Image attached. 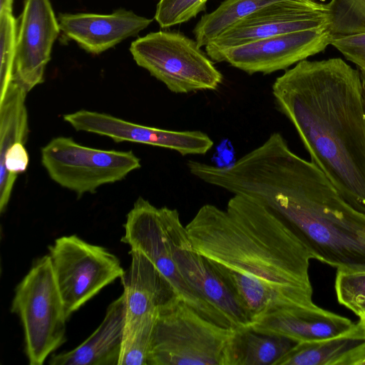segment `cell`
Here are the masks:
<instances>
[{"mask_svg": "<svg viewBox=\"0 0 365 365\" xmlns=\"http://www.w3.org/2000/svg\"><path fill=\"white\" fill-rule=\"evenodd\" d=\"M329 3L285 0L269 4L240 20L205 46L206 53L282 34L328 29Z\"/></svg>", "mask_w": 365, "mask_h": 365, "instance_id": "7c38bea8", "label": "cell"}, {"mask_svg": "<svg viewBox=\"0 0 365 365\" xmlns=\"http://www.w3.org/2000/svg\"><path fill=\"white\" fill-rule=\"evenodd\" d=\"M130 51L140 67L177 94L215 91L223 81L196 41L178 31L149 33L133 41Z\"/></svg>", "mask_w": 365, "mask_h": 365, "instance_id": "8992f818", "label": "cell"}, {"mask_svg": "<svg viewBox=\"0 0 365 365\" xmlns=\"http://www.w3.org/2000/svg\"><path fill=\"white\" fill-rule=\"evenodd\" d=\"M41 163L52 180L78 197L124 179L141 167L131 151L84 146L69 137H57L41 148Z\"/></svg>", "mask_w": 365, "mask_h": 365, "instance_id": "ba28073f", "label": "cell"}, {"mask_svg": "<svg viewBox=\"0 0 365 365\" xmlns=\"http://www.w3.org/2000/svg\"><path fill=\"white\" fill-rule=\"evenodd\" d=\"M280 1L285 0H225L199 20L192 31L195 41L200 48L205 46L240 20Z\"/></svg>", "mask_w": 365, "mask_h": 365, "instance_id": "44dd1931", "label": "cell"}, {"mask_svg": "<svg viewBox=\"0 0 365 365\" xmlns=\"http://www.w3.org/2000/svg\"><path fill=\"white\" fill-rule=\"evenodd\" d=\"M360 365H365V359L361 362Z\"/></svg>", "mask_w": 365, "mask_h": 365, "instance_id": "f1b7e54d", "label": "cell"}, {"mask_svg": "<svg viewBox=\"0 0 365 365\" xmlns=\"http://www.w3.org/2000/svg\"><path fill=\"white\" fill-rule=\"evenodd\" d=\"M354 325L349 319L316 305L274 312L255 322L251 328L257 332L282 336L297 342H309L343 334Z\"/></svg>", "mask_w": 365, "mask_h": 365, "instance_id": "e0dca14e", "label": "cell"}, {"mask_svg": "<svg viewBox=\"0 0 365 365\" xmlns=\"http://www.w3.org/2000/svg\"><path fill=\"white\" fill-rule=\"evenodd\" d=\"M361 314H364L365 315V311L362 312L361 313H360L358 316L361 315Z\"/></svg>", "mask_w": 365, "mask_h": 365, "instance_id": "f546056e", "label": "cell"}, {"mask_svg": "<svg viewBox=\"0 0 365 365\" xmlns=\"http://www.w3.org/2000/svg\"><path fill=\"white\" fill-rule=\"evenodd\" d=\"M14 0H0V14L12 13Z\"/></svg>", "mask_w": 365, "mask_h": 365, "instance_id": "83f0119b", "label": "cell"}, {"mask_svg": "<svg viewBox=\"0 0 365 365\" xmlns=\"http://www.w3.org/2000/svg\"><path fill=\"white\" fill-rule=\"evenodd\" d=\"M153 19L132 11L118 9L110 14H60L61 31L92 54H99L146 29Z\"/></svg>", "mask_w": 365, "mask_h": 365, "instance_id": "9a60e30c", "label": "cell"}, {"mask_svg": "<svg viewBox=\"0 0 365 365\" xmlns=\"http://www.w3.org/2000/svg\"><path fill=\"white\" fill-rule=\"evenodd\" d=\"M329 29L282 34L206 53L215 62H226L250 75L286 70L331 44Z\"/></svg>", "mask_w": 365, "mask_h": 365, "instance_id": "8fae6325", "label": "cell"}, {"mask_svg": "<svg viewBox=\"0 0 365 365\" xmlns=\"http://www.w3.org/2000/svg\"><path fill=\"white\" fill-rule=\"evenodd\" d=\"M75 130L111 138L170 149L181 155H205L213 140L200 130H173L127 121L109 114L81 110L63 116Z\"/></svg>", "mask_w": 365, "mask_h": 365, "instance_id": "4fadbf2b", "label": "cell"}, {"mask_svg": "<svg viewBox=\"0 0 365 365\" xmlns=\"http://www.w3.org/2000/svg\"><path fill=\"white\" fill-rule=\"evenodd\" d=\"M17 34V22L13 14H0V97L13 81Z\"/></svg>", "mask_w": 365, "mask_h": 365, "instance_id": "cb8c5ba5", "label": "cell"}, {"mask_svg": "<svg viewBox=\"0 0 365 365\" xmlns=\"http://www.w3.org/2000/svg\"><path fill=\"white\" fill-rule=\"evenodd\" d=\"M253 324L274 312L312 307V259L290 227L255 200L233 195L225 209L202 205L185 226Z\"/></svg>", "mask_w": 365, "mask_h": 365, "instance_id": "6da1fadb", "label": "cell"}, {"mask_svg": "<svg viewBox=\"0 0 365 365\" xmlns=\"http://www.w3.org/2000/svg\"><path fill=\"white\" fill-rule=\"evenodd\" d=\"M225 190L250 197L281 218L312 259L339 271L365 272V213L350 205L312 161L279 133L227 167Z\"/></svg>", "mask_w": 365, "mask_h": 365, "instance_id": "7a4b0ae2", "label": "cell"}, {"mask_svg": "<svg viewBox=\"0 0 365 365\" xmlns=\"http://www.w3.org/2000/svg\"><path fill=\"white\" fill-rule=\"evenodd\" d=\"M60 31L50 0H25L17 34L12 81L28 93L43 81L45 68Z\"/></svg>", "mask_w": 365, "mask_h": 365, "instance_id": "5bb4252c", "label": "cell"}, {"mask_svg": "<svg viewBox=\"0 0 365 365\" xmlns=\"http://www.w3.org/2000/svg\"><path fill=\"white\" fill-rule=\"evenodd\" d=\"M158 314L125 323L118 365H148V356Z\"/></svg>", "mask_w": 365, "mask_h": 365, "instance_id": "7402d4cb", "label": "cell"}, {"mask_svg": "<svg viewBox=\"0 0 365 365\" xmlns=\"http://www.w3.org/2000/svg\"><path fill=\"white\" fill-rule=\"evenodd\" d=\"M208 0H160L155 20L162 29L188 21L205 10Z\"/></svg>", "mask_w": 365, "mask_h": 365, "instance_id": "484cf974", "label": "cell"}, {"mask_svg": "<svg viewBox=\"0 0 365 365\" xmlns=\"http://www.w3.org/2000/svg\"><path fill=\"white\" fill-rule=\"evenodd\" d=\"M329 31L333 36L365 33V0H331Z\"/></svg>", "mask_w": 365, "mask_h": 365, "instance_id": "603a6c76", "label": "cell"}, {"mask_svg": "<svg viewBox=\"0 0 365 365\" xmlns=\"http://www.w3.org/2000/svg\"><path fill=\"white\" fill-rule=\"evenodd\" d=\"M297 343L251 327L236 329L226 348L225 365H276Z\"/></svg>", "mask_w": 365, "mask_h": 365, "instance_id": "ffe728a7", "label": "cell"}, {"mask_svg": "<svg viewBox=\"0 0 365 365\" xmlns=\"http://www.w3.org/2000/svg\"><path fill=\"white\" fill-rule=\"evenodd\" d=\"M121 241L148 257L170 281L179 297L208 320L227 328L230 323L187 285L175 262L160 208L139 197L128 213Z\"/></svg>", "mask_w": 365, "mask_h": 365, "instance_id": "30bf717a", "label": "cell"}, {"mask_svg": "<svg viewBox=\"0 0 365 365\" xmlns=\"http://www.w3.org/2000/svg\"><path fill=\"white\" fill-rule=\"evenodd\" d=\"M130 264L120 278L125 299V323L158 314L179 297L170 281L143 252L130 249Z\"/></svg>", "mask_w": 365, "mask_h": 365, "instance_id": "2e32d148", "label": "cell"}, {"mask_svg": "<svg viewBox=\"0 0 365 365\" xmlns=\"http://www.w3.org/2000/svg\"><path fill=\"white\" fill-rule=\"evenodd\" d=\"M11 310L21 322L30 365H41L66 341V316L49 257H38L17 284Z\"/></svg>", "mask_w": 365, "mask_h": 365, "instance_id": "5b68a950", "label": "cell"}, {"mask_svg": "<svg viewBox=\"0 0 365 365\" xmlns=\"http://www.w3.org/2000/svg\"><path fill=\"white\" fill-rule=\"evenodd\" d=\"M235 329L207 319L178 297L158 314L148 365H225Z\"/></svg>", "mask_w": 365, "mask_h": 365, "instance_id": "277c9868", "label": "cell"}, {"mask_svg": "<svg viewBox=\"0 0 365 365\" xmlns=\"http://www.w3.org/2000/svg\"><path fill=\"white\" fill-rule=\"evenodd\" d=\"M331 45L354 63L365 78V33L333 36Z\"/></svg>", "mask_w": 365, "mask_h": 365, "instance_id": "4316f807", "label": "cell"}, {"mask_svg": "<svg viewBox=\"0 0 365 365\" xmlns=\"http://www.w3.org/2000/svg\"><path fill=\"white\" fill-rule=\"evenodd\" d=\"M365 359V326L324 340L298 342L276 365H360Z\"/></svg>", "mask_w": 365, "mask_h": 365, "instance_id": "d6986e66", "label": "cell"}, {"mask_svg": "<svg viewBox=\"0 0 365 365\" xmlns=\"http://www.w3.org/2000/svg\"><path fill=\"white\" fill-rule=\"evenodd\" d=\"M160 212L175 262L187 285L233 329L251 327L253 322L235 294L207 259L192 248L178 211L162 207Z\"/></svg>", "mask_w": 365, "mask_h": 365, "instance_id": "9c48e42d", "label": "cell"}, {"mask_svg": "<svg viewBox=\"0 0 365 365\" xmlns=\"http://www.w3.org/2000/svg\"><path fill=\"white\" fill-rule=\"evenodd\" d=\"M48 249L68 319L102 289L120 279L125 272L114 254L75 235L56 239Z\"/></svg>", "mask_w": 365, "mask_h": 365, "instance_id": "52a82bcc", "label": "cell"}, {"mask_svg": "<svg viewBox=\"0 0 365 365\" xmlns=\"http://www.w3.org/2000/svg\"><path fill=\"white\" fill-rule=\"evenodd\" d=\"M277 110L341 196L365 213V78L341 58L303 60L272 86Z\"/></svg>", "mask_w": 365, "mask_h": 365, "instance_id": "3957f363", "label": "cell"}, {"mask_svg": "<svg viewBox=\"0 0 365 365\" xmlns=\"http://www.w3.org/2000/svg\"><path fill=\"white\" fill-rule=\"evenodd\" d=\"M334 289L340 304L357 316L365 311V272L337 270Z\"/></svg>", "mask_w": 365, "mask_h": 365, "instance_id": "d4e9b609", "label": "cell"}, {"mask_svg": "<svg viewBox=\"0 0 365 365\" xmlns=\"http://www.w3.org/2000/svg\"><path fill=\"white\" fill-rule=\"evenodd\" d=\"M126 310L124 297L111 302L94 332L73 349L53 354L51 365H118Z\"/></svg>", "mask_w": 365, "mask_h": 365, "instance_id": "ac0fdd59", "label": "cell"}]
</instances>
